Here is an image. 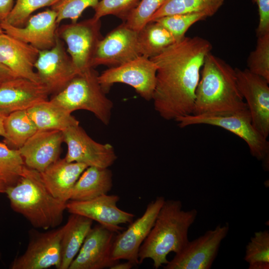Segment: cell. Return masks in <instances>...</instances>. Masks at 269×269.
Returning a JSON list of instances; mask_svg holds the SVG:
<instances>
[{"label":"cell","mask_w":269,"mask_h":269,"mask_svg":"<svg viewBox=\"0 0 269 269\" xmlns=\"http://www.w3.org/2000/svg\"><path fill=\"white\" fill-rule=\"evenodd\" d=\"M212 48L205 38L185 36L150 58L157 66L152 100L161 118L175 120L192 114L201 70Z\"/></svg>","instance_id":"obj_1"},{"label":"cell","mask_w":269,"mask_h":269,"mask_svg":"<svg viewBox=\"0 0 269 269\" xmlns=\"http://www.w3.org/2000/svg\"><path fill=\"white\" fill-rule=\"evenodd\" d=\"M248 109L238 89L235 69L209 53L201 70L192 114L224 116Z\"/></svg>","instance_id":"obj_2"},{"label":"cell","mask_w":269,"mask_h":269,"mask_svg":"<svg viewBox=\"0 0 269 269\" xmlns=\"http://www.w3.org/2000/svg\"><path fill=\"white\" fill-rule=\"evenodd\" d=\"M197 213L195 209L182 210L180 200H165L151 230L139 248V264L150 259L155 269L166 265L168 255L178 253L189 241L188 231Z\"/></svg>","instance_id":"obj_3"},{"label":"cell","mask_w":269,"mask_h":269,"mask_svg":"<svg viewBox=\"0 0 269 269\" xmlns=\"http://www.w3.org/2000/svg\"><path fill=\"white\" fill-rule=\"evenodd\" d=\"M5 193L11 208L34 227L47 230L59 226L63 220L67 202L48 191L36 170L25 166L21 176L7 187Z\"/></svg>","instance_id":"obj_4"},{"label":"cell","mask_w":269,"mask_h":269,"mask_svg":"<svg viewBox=\"0 0 269 269\" xmlns=\"http://www.w3.org/2000/svg\"><path fill=\"white\" fill-rule=\"evenodd\" d=\"M93 68L78 73L49 100L72 113L78 110L92 113L102 123H110L113 102L106 96Z\"/></svg>","instance_id":"obj_5"},{"label":"cell","mask_w":269,"mask_h":269,"mask_svg":"<svg viewBox=\"0 0 269 269\" xmlns=\"http://www.w3.org/2000/svg\"><path fill=\"white\" fill-rule=\"evenodd\" d=\"M180 128L195 125H208L223 128L243 139L251 155L263 161L267 168L269 142L254 127L249 110L224 116L194 115L180 117L175 120Z\"/></svg>","instance_id":"obj_6"},{"label":"cell","mask_w":269,"mask_h":269,"mask_svg":"<svg viewBox=\"0 0 269 269\" xmlns=\"http://www.w3.org/2000/svg\"><path fill=\"white\" fill-rule=\"evenodd\" d=\"M157 66L150 58L140 56L121 65L111 67L99 75V82L106 93L115 83L132 87L146 101L152 100L156 81Z\"/></svg>","instance_id":"obj_7"},{"label":"cell","mask_w":269,"mask_h":269,"mask_svg":"<svg viewBox=\"0 0 269 269\" xmlns=\"http://www.w3.org/2000/svg\"><path fill=\"white\" fill-rule=\"evenodd\" d=\"M101 26L100 19L93 17L57 28V35L66 44V51L79 72L92 68V59L103 38Z\"/></svg>","instance_id":"obj_8"},{"label":"cell","mask_w":269,"mask_h":269,"mask_svg":"<svg viewBox=\"0 0 269 269\" xmlns=\"http://www.w3.org/2000/svg\"><path fill=\"white\" fill-rule=\"evenodd\" d=\"M228 224L190 241L164 266V269H209L212 267L222 241L229 232Z\"/></svg>","instance_id":"obj_9"},{"label":"cell","mask_w":269,"mask_h":269,"mask_svg":"<svg viewBox=\"0 0 269 269\" xmlns=\"http://www.w3.org/2000/svg\"><path fill=\"white\" fill-rule=\"evenodd\" d=\"M63 141L67 145L65 160L83 163L88 166L108 168L117 156L113 146L102 144L90 137L79 124L62 131Z\"/></svg>","instance_id":"obj_10"},{"label":"cell","mask_w":269,"mask_h":269,"mask_svg":"<svg viewBox=\"0 0 269 269\" xmlns=\"http://www.w3.org/2000/svg\"><path fill=\"white\" fill-rule=\"evenodd\" d=\"M158 196L150 202L141 217L130 223L125 231L115 236L112 250V258L115 261L125 260L139 264V248L151 230L158 213L164 201Z\"/></svg>","instance_id":"obj_11"},{"label":"cell","mask_w":269,"mask_h":269,"mask_svg":"<svg viewBox=\"0 0 269 269\" xmlns=\"http://www.w3.org/2000/svg\"><path fill=\"white\" fill-rule=\"evenodd\" d=\"M34 69L40 82L53 94L61 90L80 72L74 65L63 41L57 35L52 48L39 51Z\"/></svg>","instance_id":"obj_12"},{"label":"cell","mask_w":269,"mask_h":269,"mask_svg":"<svg viewBox=\"0 0 269 269\" xmlns=\"http://www.w3.org/2000/svg\"><path fill=\"white\" fill-rule=\"evenodd\" d=\"M141 56L137 43V31L124 22L109 32L99 41L91 67L118 66Z\"/></svg>","instance_id":"obj_13"},{"label":"cell","mask_w":269,"mask_h":269,"mask_svg":"<svg viewBox=\"0 0 269 269\" xmlns=\"http://www.w3.org/2000/svg\"><path fill=\"white\" fill-rule=\"evenodd\" d=\"M238 89L250 113L252 124L265 138L269 135V82L248 69L235 68Z\"/></svg>","instance_id":"obj_14"},{"label":"cell","mask_w":269,"mask_h":269,"mask_svg":"<svg viewBox=\"0 0 269 269\" xmlns=\"http://www.w3.org/2000/svg\"><path fill=\"white\" fill-rule=\"evenodd\" d=\"M119 200L120 197L117 195L106 194L88 201L69 200L66 203V209L71 214L96 221L118 234L124 229L120 225L131 223L134 217V214L118 207L117 204Z\"/></svg>","instance_id":"obj_15"},{"label":"cell","mask_w":269,"mask_h":269,"mask_svg":"<svg viewBox=\"0 0 269 269\" xmlns=\"http://www.w3.org/2000/svg\"><path fill=\"white\" fill-rule=\"evenodd\" d=\"M66 225L38 235L29 243L25 252L16 258L12 269H46L61 264V242Z\"/></svg>","instance_id":"obj_16"},{"label":"cell","mask_w":269,"mask_h":269,"mask_svg":"<svg viewBox=\"0 0 269 269\" xmlns=\"http://www.w3.org/2000/svg\"><path fill=\"white\" fill-rule=\"evenodd\" d=\"M116 234L100 224L92 227L69 269L110 268L120 262L112 258Z\"/></svg>","instance_id":"obj_17"},{"label":"cell","mask_w":269,"mask_h":269,"mask_svg":"<svg viewBox=\"0 0 269 269\" xmlns=\"http://www.w3.org/2000/svg\"><path fill=\"white\" fill-rule=\"evenodd\" d=\"M56 19L55 11L51 8L31 15L23 26H14L4 22L0 24L6 34L41 51L55 44L58 27Z\"/></svg>","instance_id":"obj_18"},{"label":"cell","mask_w":269,"mask_h":269,"mask_svg":"<svg viewBox=\"0 0 269 269\" xmlns=\"http://www.w3.org/2000/svg\"><path fill=\"white\" fill-rule=\"evenodd\" d=\"M50 93L40 82L15 77L0 85V113L6 115L17 111L27 110L48 100Z\"/></svg>","instance_id":"obj_19"},{"label":"cell","mask_w":269,"mask_h":269,"mask_svg":"<svg viewBox=\"0 0 269 269\" xmlns=\"http://www.w3.org/2000/svg\"><path fill=\"white\" fill-rule=\"evenodd\" d=\"M63 142L62 131L38 130L18 150L26 167L41 172L60 158Z\"/></svg>","instance_id":"obj_20"},{"label":"cell","mask_w":269,"mask_h":269,"mask_svg":"<svg viewBox=\"0 0 269 269\" xmlns=\"http://www.w3.org/2000/svg\"><path fill=\"white\" fill-rule=\"evenodd\" d=\"M39 52L31 45L4 32L0 35V63L16 77L40 82L34 69Z\"/></svg>","instance_id":"obj_21"},{"label":"cell","mask_w":269,"mask_h":269,"mask_svg":"<svg viewBox=\"0 0 269 269\" xmlns=\"http://www.w3.org/2000/svg\"><path fill=\"white\" fill-rule=\"evenodd\" d=\"M87 167L83 163L59 158L39 173L48 191L54 197L67 202L75 184Z\"/></svg>","instance_id":"obj_22"},{"label":"cell","mask_w":269,"mask_h":269,"mask_svg":"<svg viewBox=\"0 0 269 269\" xmlns=\"http://www.w3.org/2000/svg\"><path fill=\"white\" fill-rule=\"evenodd\" d=\"M112 176L108 168L87 167L75 184L70 200L88 201L108 194L113 187Z\"/></svg>","instance_id":"obj_23"},{"label":"cell","mask_w":269,"mask_h":269,"mask_svg":"<svg viewBox=\"0 0 269 269\" xmlns=\"http://www.w3.org/2000/svg\"><path fill=\"white\" fill-rule=\"evenodd\" d=\"M93 220L71 214L66 225L61 242V264L59 269H69L92 228Z\"/></svg>","instance_id":"obj_24"},{"label":"cell","mask_w":269,"mask_h":269,"mask_svg":"<svg viewBox=\"0 0 269 269\" xmlns=\"http://www.w3.org/2000/svg\"><path fill=\"white\" fill-rule=\"evenodd\" d=\"M27 111L38 130L62 132L72 126L79 124L71 113L49 100L39 103Z\"/></svg>","instance_id":"obj_25"},{"label":"cell","mask_w":269,"mask_h":269,"mask_svg":"<svg viewBox=\"0 0 269 269\" xmlns=\"http://www.w3.org/2000/svg\"><path fill=\"white\" fill-rule=\"evenodd\" d=\"M175 42L172 34L155 21L148 22L137 31L140 54L149 58L159 55Z\"/></svg>","instance_id":"obj_26"},{"label":"cell","mask_w":269,"mask_h":269,"mask_svg":"<svg viewBox=\"0 0 269 269\" xmlns=\"http://www.w3.org/2000/svg\"><path fill=\"white\" fill-rule=\"evenodd\" d=\"M4 143L9 147L18 149L37 131L27 110L12 112L4 122Z\"/></svg>","instance_id":"obj_27"},{"label":"cell","mask_w":269,"mask_h":269,"mask_svg":"<svg viewBox=\"0 0 269 269\" xmlns=\"http://www.w3.org/2000/svg\"><path fill=\"white\" fill-rule=\"evenodd\" d=\"M224 2V0H165L149 21L175 14L198 13L208 17L215 14Z\"/></svg>","instance_id":"obj_28"},{"label":"cell","mask_w":269,"mask_h":269,"mask_svg":"<svg viewBox=\"0 0 269 269\" xmlns=\"http://www.w3.org/2000/svg\"><path fill=\"white\" fill-rule=\"evenodd\" d=\"M244 260L249 269H269V231L255 233L246 247Z\"/></svg>","instance_id":"obj_29"},{"label":"cell","mask_w":269,"mask_h":269,"mask_svg":"<svg viewBox=\"0 0 269 269\" xmlns=\"http://www.w3.org/2000/svg\"><path fill=\"white\" fill-rule=\"evenodd\" d=\"M25 166L18 149L0 142V178L7 186L17 180Z\"/></svg>","instance_id":"obj_30"},{"label":"cell","mask_w":269,"mask_h":269,"mask_svg":"<svg viewBox=\"0 0 269 269\" xmlns=\"http://www.w3.org/2000/svg\"><path fill=\"white\" fill-rule=\"evenodd\" d=\"M248 69L269 82V33L258 36L255 49L247 60Z\"/></svg>","instance_id":"obj_31"},{"label":"cell","mask_w":269,"mask_h":269,"mask_svg":"<svg viewBox=\"0 0 269 269\" xmlns=\"http://www.w3.org/2000/svg\"><path fill=\"white\" fill-rule=\"evenodd\" d=\"M206 18L202 14H175L162 16L153 21L165 27L177 42L185 37L186 32L193 24Z\"/></svg>","instance_id":"obj_32"},{"label":"cell","mask_w":269,"mask_h":269,"mask_svg":"<svg viewBox=\"0 0 269 269\" xmlns=\"http://www.w3.org/2000/svg\"><path fill=\"white\" fill-rule=\"evenodd\" d=\"M59 0H15L14 5L4 21L14 26H23L28 19L39 8L52 6Z\"/></svg>","instance_id":"obj_33"},{"label":"cell","mask_w":269,"mask_h":269,"mask_svg":"<svg viewBox=\"0 0 269 269\" xmlns=\"http://www.w3.org/2000/svg\"><path fill=\"white\" fill-rule=\"evenodd\" d=\"M100 0H59L51 7L57 15L56 22L69 19L71 22L78 21L84 11L89 7L93 8Z\"/></svg>","instance_id":"obj_34"},{"label":"cell","mask_w":269,"mask_h":269,"mask_svg":"<svg viewBox=\"0 0 269 269\" xmlns=\"http://www.w3.org/2000/svg\"><path fill=\"white\" fill-rule=\"evenodd\" d=\"M140 0H100L93 8L96 19L112 15L125 22Z\"/></svg>","instance_id":"obj_35"},{"label":"cell","mask_w":269,"mask_h":269,"mask_svg":"<svg viewBox=\"0 0 269 269\" xmlns=\"http://www.w3.org/2000/svg\"><path fill=\"white\" fill-rule=\"evenodd\" d=\"M165 0H140L124 22L129 27L138 31L161 7Z\"/></svg>","instance_id":"obj_36"},{"label":"cell","mask_w":269,"mask_h":269,"mask_svg":"<svg viewBox=\"0 0 269 269\" xmlns=\"http://www.w3.org/2000/svg\"><path fill=\"white\" fill-rule=\"evenodd\" d=\"M258 8L259 23L257 37L269 33V0H253Z\"/></svg>","instance_id":"obj_37"},{"label":"cell","mask_w":269,"mask_h":269,"mask_svg":"<svg viewBox=\"0 0 269 269\" xmlns=\"http://www.w3.org/2000/svg\"><path fill=\"white\" fill-rule=\"evenodd\" d=\"M15 0H0V22L5 20L11 10Z\"/></svg>","instance_id":"obj_38"},{"label":"cell","mask_w":269,"mask_h":269,"mask_svg":"<svg viewBox=\"0 0 269 269\" xmlns=\"http://www.w3.org/2000/svg\"><path fill=\"white\" fill-rule=\"evenodd\" d=\"M15 77H16L8 68L0 63V85Z\"/></svg>","instance_id":"obj_39"},{"label":"cell","mask_w":269,"mask_h":269,"mask_svg":"<svg viewBox=\"0 0 269 269\" xmlns=\"http://www.w3.org/2000/svg\"><path fill=\"white\" fill-rule=\"evenodd\" d=\"M134 265L130 261H127L126 262L121 263L118 262L110 269H132Z\"/></svg>","instance_id":"obj_40"},{"label":"cell","mask_w":269,"mask_h":269,"mask_svg":"<svg viewBox=\"0 0 269 269\" xmlns=\"http://www.w3.org/2000/svg\"><path fill=\"white\" fill-rule=\"evenodd\" d=\"M6 115L0 113V136L3 138L5 137V131L4 129V122Z\"/></svg>","instance_id":"obj_41"},{"label":"cell","mask_w":269,"mask_h":269,"mask_svg":"<svg viewBox=\"0 0 269 269\" xmlns=\"http://www.w3.org/2000/svg\"><path fill=\"white\" fill-rule=\"evenodd\" d=\"M7 187L6 183L0 178V193H5Z\"/></svg>","instance_id":"obj_42"},{"label":"cell","mask_w":269,"mask_h":269,"mask_svg":"<svg viewBox=\"0 0 269 269\" xmlns=\"http://www.w3.org/2000/svg\"><path fill=\"white\" fill-rule=\"evenodd\" d=\"M3 33H4V31H3L2 28H1V26H0V35L2 34Z\"/></svg>","instance_id":"obj_43"},{"label":"cell","mask_w":269,"mask_h":269,"mask_svg":"<svg viewBox=\"0 0 269 269\" xmlns=\"http://www.w3.org/2000/svg\"></svg>","instance_id":"obj_44"}]
</instances>
